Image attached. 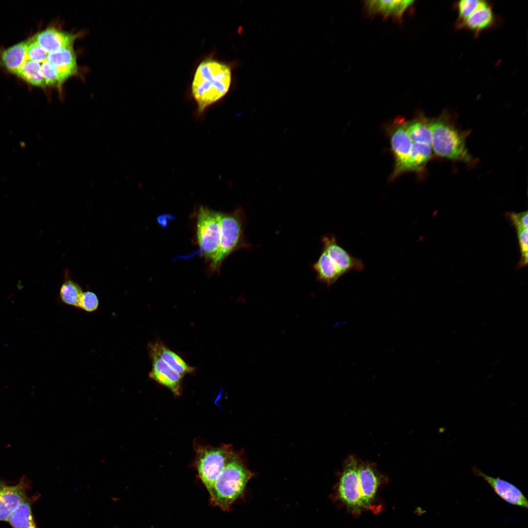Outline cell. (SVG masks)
Masks as SVG:
<instances>
[{
  "instance_id": "23",
  "label": "cell",
  "mask_w": 528,
  "mask_h": 528,
  "mask_svg": "<svg viewBox=\"0 0 528 528\" xmlns=\"http://www.w3.org/2000/svg\"><path fill=\"white\" fill-rule=\"evenodd\" d=\"M15 74L33 86L42 88L46 86L41 63L27 60Z\"/></svg>"
},
{
  "instance_id": "12",
  "label": "cell",
  "mask_w": 528,
  "mask_h": 528,
  "mask_svg": "<svg viewBox=\"0 0 528 528\" xmlns=\"http://www.w3.org/2000/svg\"><path fill=\"white\" fill-rule=\"evenodd\" d=\"M27 481L23 478L14 485H3L0 488V521H7L26 498Z\"/></svg>"
},
{
  "instance_id": "9",
  "label": "cell",
  "mask_w": 528,
  "mask_h": 528,
  "mask_svg": "<svg viewBox=\"0 0 528 528\" xmlns=\"http://www.w3.org/2000/svg\"><path fill=\"white\" fill-rule=\"evenodd\" d=\"M322 249L324 250L332 261L343 275L351 271L360 272L365 268L363 261L352 256L340 246L335 235H326L322 238Z\"/></svg>"
},
{
  "instance_id": "18",
  "label": "cell",
  "mask_w": 528,
  "mask_h": 528,
  "mask_svg": "<svg viewBox=\"0 0 528 528\" xmlns=\"http://www.w3.org/2000/svg\"><path fill=\"white\" fill-rule=\"evenodd\" d=\"M432 151L430 145L413 142L409 154L399 170L397 177L406 172L421 171L431 158Z\"/></svg>"
},
{
  "instance_id": "10",
  "label": "cell",
  "mask_w": 528,
  "mask_h": 528,
  "mask_svg": "<svg viewBox=\"0 0 528 528\" xmlns=\"http://www.w3.org/2000/svg\"><path fill=\"white\" fill-rule=\"evenodd\" d=\"M472 470L477 477H481L486 482L503 500L512 505L526 509L528 508L527 499L515 485L499 477L494 478L488 475L475 466L473 467Z\"/></svg>"
},
{
  "instance_id": "26",
  "label": "cell",
  "mask_w": 528,
  "mask_h": 528,
  "mask_svg": "<svg viewBox=\"0 0 528 528\" xmlns=\"http://www.w3.org/2000/svg\"><path fill=\"white\" fill-rule=\"evenodd\" d=\"M26 43L27 60L42 63L47 60L48 53L33 38Z\"/></svg>"
},
{
  "instance_id": "25",
  "label": "cell",
  "mask_w": 528,
  "mask_h": 528,
  "mask_svg": "<svg viewBox=\"0 0 528 528\" xmlns=\"http://www.w3.org/2000/svg\"><path fill=\"white\" fill-rule=\"evenodd\" d=\"M82 293L80 286L71 280L65 281L60 290L62 301L66 305L77 308Z\"/></svg>"
},
{
  "instance_id": "13",
  "label": "cell",
  "mask_w": 528,
  "mask_h": 528,
  "mask_svg": "<svg viewBox=\"0 0 528 528\" xmlns=\"http://www.w3.org/2000/svg\"><path fill=\"white\" fill-rule=\"evenodd\" d=\"M79 34H73L54 28H48L37 33L33 39L48 53L73 47Z\"/></svg>"
},
{
  "instance_id": "7",
  "label": "cell",
  "mask_w": 528,
  "mask_h": 528,
  "mask_svg": "<svg viewBox=\"0 0 528 528\" xmlns=\"http://www.w3.org/2000/svg\"><path fill=\"white\" fill-rule=\"evenodd\" d=\"M358 464L355 458H348L345 463L338 487V494L341 501L356 512L362 507L357 474Z\"/></svg>"
},
{
  "instance_id": "30",
  "label": "cell",
  "mask_w": 528,
  "mask_h": 528,
  "mask_svg": "<svg viewBox=\"0 0 528 528\" xmlns=\"http://www.w3.org/2000/svg\"><path fill=\"white\" fill-rule=\"evenodd\" d=\"M517 231L518 238L520 245L522 253V263L523 264L527 263L528 261V227L523 226H516Z\"/></svg>"
},
{
  "instance_id": "16",
  "label": "cell",
  "mask_w": 528,
  "mask_h": 528,
  "mask_svg": "<svg viewBox=\"0 0 528 528\" xmlns=\"http://www.w3.org/2000/svg\"><path fill=\"white\" fill-rule=\"evenodd\" d=\"M47 60L56 67L63 84L77 72L76 57L73 47L49 53Z\"/></svg>"
},
{
  "instance_id": "29",
  "label": "cell",
  "mask_w": 528,
  "mask_h": 528,
  "mask_svg": "<svg viewBox=\"0 0 528 528\" xmlns=\"http://www.w3.org/2000/svg\"><path fill=\"white\" fill-rule=\"evenodd\" d=\"M98 306L99 300L94 292L90 291L83 292L78 308L87 312H93L97 309Z\"/></svg>"
},
{
  "instance_id": "15",
  "label": "cell",
  "mask_w": 528,
  "mask_h": 528,
  "mask_svg": "<svg viewBox=\"0 0 528 528\" xmlns=\"http://www.w3.org/2000/svg\"><path fill=\"white\" fill-rule=\"evenodd\" d=\"M495 21V16L491 4L485 0H481L477 8L465 19L458 23V27H465L475 33L491 27Z\"/></svg>"
},
{
  "instance_id": "1",
  "label": "cell",
  "mask_w": 528,
  "mask_h": 528,
  "mask_svg": "<svg viewBox=\"0 0 528 528\" xmlns=\"http://www.w3.org/2000/svg\"><path fill=\"white\" fill-rule=\"evenodd\" d=\"M230 67L211 58L202 61L197 66L191 85V93L202 114L209 106L223 98L231 83Z\"/></svg>"
},
{
  "instance_id": "31",
  "label": "cell",
  "mask_w": 528,
  "mask_h": 528,
  "mask_svg": "<svg viewBox=\"0 0 528 528\" xmlns=\"http://www.w3.org/2000/svg\"><path fill=\"white\" fill-rule=\"evenodd\" d=\"M513 223L515 226L522 225L528 227V212H523L519 213H513L510 215Z\"/></svg>"
},
{
  "instance_id": "8",
  "label": "cell",
  "mask_w": 528,
  "mask_h": 528,
  "mask_svg": "<svg viewBox=\"0 0 528 528\" xmlns=\"http://www.w3.org/2000/svg\"><path fill=\"white\" fill-rule=\"evenodd\" d=\"M407 122L403 117H398L387 128L395 158L391 180L397 177V173L408 157L413 144L407 131Z\"/></svg>"
},
{
  "instance_id": "24",
  "label": "cell",
  "mask_w": 528,
  "mask_h": 528,
  "mask_svg": "<svg viewBox=\"0 0 528 528\" xmlns=\"http://www.w3.org/2000/svg\"><path fill=\"white\" fill-rule=\"evenodd\" d=\"M8 522L13 528H37L33 518L30 504L26 498L11 515Z\"/></svg>"
},
{
  "instance_id": "17",
  "label": "cell",
  "mask_w": 528,
  "mask_h": 528,
  "mask_svg": "<svg viewBox=\"0 0 528 528\" xmlns=\"http://www.w3.org/2000/svg\"><path fill=\"white\" fill-rule=\"evenodd\" d=\"M149 352L155 353L182 377L195 372V368L187 364L179 355L168 348L160 340L148 345Z\"/></svg>"
},
{
  "instance_id": "2",
  "label": "cell",
  "mask_w": 528,
  "mask_h": 528,
  "mask_svg": "<svg viewBox=\"0 0 528 528\" xmlns=\"http://www.w3.org/2000/svg\"><path fill=\"white\" fill-rule=\"evenodd\" d=\"M253 475L237 453L216 478L209 492L211 502L223 510L229 509Z\"/></svg>"
},
{
  "instance_id": "28",
  "label": "cell",
  "mask_w": 528,
  "mask_h": 528,
  "mask_svg": "<svg viewBox=\"0 0 528 528\" xmlns=\"http://www.w3.org/2000/svg\"><path fill=\"white\" fill-rule=\"evenodd\" d=\"M480 0H461L456 4L458 12V23L468 17L478 7Z\"/></svg>"
},
{
  "instance_id": "20",
  "label": "cell",
  "mask_w": 528,
  "mask_h": 528,
  "mask_svg": "<svg viewBox=\"0 0 528 528\" xmlns=\"http://www.w3.org/2000/svg\"><path fill=\"white\" fill-rule=\"evenodd\" d=\"M313 268L316 274L318 281L328 286L333 285L343 275L323 249L317 261L313 264Z\"/></svg>"
},
{
  "instance_id": "5",
  "label": "cell",
  "mask_w": 528,
  "mask_h": 528,
  "mask_svg": "<svg viewBox=\"0 0 528 528\" xmlns=\"http://www.w3.org/2000/svg\"><path fill=\"white\" fill-rule=\"evenodd\" d=\"M196 465L199 477L209 493L227 463L237 454L232 446H199L196 449Z\"/></svg>"
},
{
  "instance_id": "3",
  "label": "cell",
  "mask_w": 528,
  "mask_h": 528,
  "mask_svg": "<svg viewBox=\"0 0 528 528\" xmlns=\"http://www.w3.org/2000/svg\"><path fill=\"white\" fill-rule=\"evenodd\" d=\"M221 235L219 250L210 264L212 271L220 269L224 260L233 251L250 247L244 238L245 215L241 209L231 213L220 212Z\"/></svg>"
},
{
  "instance_id": "22",
  "label": "cell",
  "mask_w": 528,
  "mask_h": 528,
  "mask_svg": "<svg viewBox=\"0 0 528 528\" xmlns=\"http://www.w3.org/2000/svg\"><path fill=\"white\" fill-rule=\"evenodd\" d=\"M407 131L413 142L431 145L432 135L429 123L424 118H417L408 121Z\"/></svg>"
},
{
  "instance_id": "19",
  "label": "cell",
  "mask_w": 528,
  "mask_h": 528,
  "mask_svg": "<svg viewBox=\"0 0 528 528\" xmlns=\"http://www.w3.org/2000/svg\"><path fill=\"white\" fill-rule=\"evenodd\" d=\"M414 2V0H374L366 1L365 5L371 13H378L385 16L400 18Z\"/></svg>"
},
{
  "instance_id": "6",
  "label": "cell",
  "mask_w": 528,
  "mask_h": 528,
  "mask_svg": "<svg viewBox=\"0 0 528 528\" xmlns=\"http://www.w3.org/2000/svg\"><path fill=\"white\" fill-rule=\"evenodd\" d=\"M220 212L207 207L199 208L197 222V239L203 256L212 261L219 249L220 235Z\"/></svg>"
},
{
  "instance_id": "4",
  "label": "cell",
  "mask_w": 528,
  "mask_h": 528,
  "mask_svg": "<svg viewBox=\"0 0 528 528\" xmlns=\"http://www.w3.org/2000/svg\"><path fill=\"white\" fill-rule=\"evenodd\" d=\"M432 150L440 156L469 162L472 158L461 134L453 126L438 119L429 122Z\"/></svg>"
},
{
  "instance_id": "11",
  "label": "cell",
  "mask_w": 528,
  "mask_h": 528,
  "mask_svg": "<svg viewBox=\"0 0 528 528\" xmlns=\"http://www.w3.org/2000/svg\"><path fill=\"white\" fill-rule=\"evenodd\" d=\"M152 368L149 377L158 383L168 388L174 395L182 393V376L171 368L155 353L149 352Z\"/></svg>"
},
{
  "instance_id": "21",
  "label": "cell",
  "mask_w": 528,
  "mask_h": 528,
  "mask_svg": "<svg viewBox=\"0 0 528 528\" xmlns=\"http://www.w3.org/2000/svg\"><path fill=\"white\" fill-rule=\"evenodd\" d=\"M1 60L9 71L15 74L27 61L26 43H19L4 50L1 54Z\"/></svg>"
},
{
  "instance_id": "14",
  "label": "cell",
  "mask_w": 528,
  "mask_h": 528,
  "mask_svg": "<svg viewBox=\"0 0 528 528\" xmlns=\"http://www.w3.org/2000/svg\"><path fill=\"white\" fill-rule=\"evenodd\" d=\"M357 474L362 506L368 507L374 501L380 484L379 476L374 467L367 463H358Z\"/></svg>"
},
{
  "instance_id": "32",
  "label": "cell",
  "mask_w": 528,
  "mask_h": 528,
  "mask_svg": "<svg viewBox=\"0 0 528 528\" xmlns=\"http://www.w3.org/2000/svg\"><path fill=\"white\" fill-rule=\"evenodd\" d=\"M4 485V484H3V483L0 481V488Z\"/></svg>"
},
{
  "instance_id": "27",
  "label": "cell",
  "mask_w": 528,
  "mask_h": 528,
  "mask_svg": "<svg viewBox=\"0 0 528 528\" xmlns=\"http://www.w3.org/2000/svg\"><path fill=\"white\" fill-rule=\"evenodd\" d=\"M41 68L46 86L58 88L62 86L56 67L47 60L41 64Z\"/></svg>"
}]
</instances>
